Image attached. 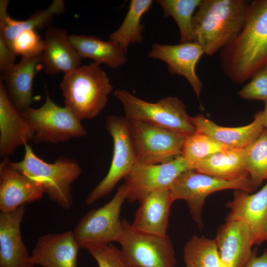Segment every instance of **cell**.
Here are the masks:
<instances>
[{"mask_svg":"<svg viewBox=\"0 0 267 267\" xmlns=\"http://www.w3.org/2000/svg\"><path fill=\"white\" fill-rule=\"evenodd\" d=\"M220 59L225 74L239 84L267 65V0L249 1L242 30L221 50Z\"/></svg>","mask_w":267,"mask_h":267,"instance_id":"obj_1","label":"cell"},{"mask_svg":"<svg viewBox=\"0 0 267 267\" xmlns=\"http://www.w3.org/2000/svg\"><path fill=\"white\" fill-rule=\"evenodd\" d=\"M249 1L202 0L192 21V42L213 55L231 44L245 24Z\"/></svg>","mask_w":267,"mask_h":267,"instance_id":"obj_2","label":"cell"},{"mask_svg":"<svg viewBox=\"0 0 267 267\" xmlns=\"http://www.w3.org/2000/svg\"><path fill=\"white\" fill-rule=\"evenodd\" d=\"M60 87L65 107L80 120L94 118L100 113L113 89L108 76L94 62L65 74Z\"/></svg>","mask_w":267,"mask_h":267,"instance_id":"obj_3","label":"cell"},{"mask_svg":"<svg viewBox=\"0 0 267 267\" xmlns=\"http://www.w3.org/2000/svg\"><path fill=\"white\" fill-rule=\"evenodd\" d=\"M23 159L12 162L20 172L40 184L53 202L65 210L73 204L71 184L81 176L82 170L74 160L60 157L54 163H47L37 156L28 144L24 146Z\"/></svg>","mask_w":267,"mask_h":267,"instance_id":"obj_4","label":"cell"},{"mask_svg":"<svg viewBox=\"0 0 267 267\" xmlns=\"http://www.w3.org/2000/svg\"><path fill=\"white\" fill-rule=\"evenodd\" d=\"M122 104L126 117L161 127L187 136L196 131L184 103L177 97H164L152 103L140 99L125 89L114 92Z\"/></svg>","mask_w":267,"mask_h":267,"instance_id":"obj_5","label":"cell"},{"mask_svg":"<svg viewBox=\"0 0 267 267\" xmlns=\"http://www.w3.org/2000/svg\"><path fill=\"white\" fill-rule=\"evenodd\" d=\"M259 186L249 174L239 178L227 180L201 173L194 169L182 173L169 188L173 201L184 200L198 226H203L202 208L206 197L216 191L224 189L242 190L251 193Z\"/></svg>","mask_w":267,"mask_h":267,"instance_id":"obj_6","label":"cell"},{"mask_svg":"<svg viewBox=\"0 0 267 267\" xmlns=\"http://www.w3.org/2000/svg\"><path fill=\"white\" fill-rule=\"evenodd\" d=\"M105 125L113 140L112 159L106 176L87 197L85 203L89 205L109 194L138 162L129 120L111 115L107 117Z\"/></svg>","mask_w":267,"mask_h":267,"instance_id":"obj_7","label":"cell"},{"mask_svg":"<svg viewBox=\"0 0 267 267\" xmlns=\"http://www.w3.org/2000/svg\"><path fill=\"white\" fill-rule=\"evenodd\" d=\"M123 230L119 243L127 267H175L177 260L172 242L162 236L134 228L122 220Z\"/></svg>","mask_w":267,"mask_h":267,"instance_id":"obj_8","label":"cell"},{"mask_svg":"<svg viewBox=\"0 0 267 267\" xmlns=\"http://www.w3.org/2000/svg\"><path fill=\"white\" fill-rule=\"evenodd\" d=\"M21 113L33 130V141L36 143L65 142L87 134L81 120L65 106L55 104L47 92L43 105L38 108L31 107Z\"/></svg>","mask_w":267,"mask_h":267,"instance_id":"obj_9","label":"cell"},{"mask_svg":"<svg viewBox=\"0 0 267 267\" xmlns=\"http://www.w3.org/2000/svg\"><path fill=\"white\" fill-rule=\"evenodd\" d=\"M127 199L123 185L114 197L102 207L93 209L82 218L73 233L80 248H90L119 242L123 230L120 215Z\"/></svg>","mask_w":267,"mask_h":267,"instance_id":"obj_10","label":"cell"},{"mask_svg":"<svg viewBox=\"0 0 267 267\" xmlns=\"http://www.w3.org/2000/svg\"><path fill=\"white\" fill-rule=\"evenodd\" d=\"M129 121L138 162L162 164L181 155L187 135L146 122Z\"/></svg>","mask_w":267,"mask_h":267,"instance_id":"obj_11","label":"cell"},{"mask_svg":"<svg viewBox=\"0 0 267 267\" xmlns=\"http://www.w3.org/2000/svg\"><path fill=\"white\" fill-rule=\"evenodd\" d=\"M193 169L180 155L165 163L149 164L140 162L133 167L124 178L123 184L130 202L139 203L150 193L169 189L183 172Z\"/></svg>","mask_w":267,"mask_h":267,"instance_id":"obj_12","label":"cell"},{"mask_svg":"<svg viewBox=\"0 0 267 267\" xmlns=\"http://www.w3.org/2000/svg\"><path fill=\"white\" fill-rule=\"evenodd\" d=\"M230 209L226 221H237L251 230L255 244L267 241V181L255 193L235 190L232 201L226 204Z\"/></svg>","mask_w":267,"mask_h":267,"instance_id":"obj_13","label":"cell"},{"mask_svg":"<svg viewBox=\"0 0 267 267\" xmlns=\"http://www.w3.org/2000/svg\"><path fill=\"white\" fill-rule=\"evenodd\" d=\"M44 191L35 180L17 170L8 157L0 164V211L8 213L41 199Z\"/></svg>","mask_w":267,"mask_h":267,"instance_id":"obj_14","label":"cell"},{"mask_svg":"<svg viewBox=\"0 0 267 267\" xmlns=\"http://www.w3.org/2000/svg\"><path fill=\"white\" fill-rule=\"evenodd\" d=\"M203 54L200 45L190 42L175 45L155 43L152 46L148 56L166 62L172 74L184 77L199 98L202 84L196 73L195 67Z\"/></svg>","mask_w":267,"mask_h":267,"instance_id":"obj_15","label":"cell"},{"mask_svg":"<svg viewBox=\"0 0 267 267\" xmlns=\"http://www.w3.org/2000/svg\"><path fill=\"white\" fill-rule=\"evenodd\" d=\"M215 240L222 267H244L253 254V236L241 222L226 221L218 230Z\"/></svg>","mask_w":267,"mask_h":267,"instance_id":"obj_16","label":"cell"},{"mask_svg":"<svg viewBox=\"0 0 267 267\" xmlns=\"http://www.w3.org/2000/svg\"><path fill=\"white\" fill-rule=\"evenodd\" d=\"M30 125L13 104L1 80H0V155L8 157L16 149L33 140Z\"/></svg>","mask_w":267,"mask_h":267,"instance_id":"obj_17","label":"cell"},{"mask_svg":"<svg viewBox=\"0 0 267 267\" xmlns=\"http://www.w3.org/2000/svg\"><path fill=\"white\" fill-rule=\"evenodd\" d=\"M79 248L73 231L46 234L37 240L29 262L43 267H77Z\"/></svg>","mask_w":267,"mask_h":267,"instance_id":"obj_18","label":"cell"},{"mask_svg":"<svg viewBox=\"0 0 267 267\" xmlns=\"http://www.w3.org/2000/svg\"><path fill=\"white\" fill-rule=\"evenodd\" d=\"M26 204L14 211L0 213V267H22L29 263L20 232Z\"/></svg>","mask_w":267,"mask_h":267,"instance_id":"obj_19","label":"cell"},{"mask_svg":"<svg viewBox=\"0 0 267 267\" xmlns=\"http://www.w3.org/2000/svg\"><path fill=\"white\" fill-rule=\"evenodd\" d=\"M67 31L48 26L42 55L43 69L49 75L70 72L81 66L82 58L70 43Z\"/></svg>","mask_w":267,"mask_h":267,"instance_id":"obj_20","label":"cell"},{"mask_svg":"<svg viewBox=\"0 0 267 267\" xmlns=\"http://www.w3.org/2000/svg\"><path fill=\"white\" fill-rule=\"evenodd\" d=\"M191 119L196 131L231 148H245L265 130L261 111L256 113L250 124L238 127L220 126L203 115L192 117Z\"/></svg>","mask_w":267,"mask_h":267,"instance_id":"obj_21","label":"cell"},{"mask_svg":"<svg viewBox=\"0 0 267 267\" xmlns=\"http://www.w3.org/2000/svg\"><path fill=\"white\" fill-rule=\"evenodd\" d=\"M42 69V55L22 57L0 78L9 98L20 112L31 107L33 102V82L36 74Z\"/></svg>","mask_w":267,"mask_h":267,"instance_id":"obj_22","label":"cell"},{"mask_svg":"<svg viewBox=\"0 0 267 267\" xmlns=\"http://www.w3.org/2000/svg\"><path fill=\"white\" fill-rule=\"evenodd\" d=\"M173 202L169 189L150 193L140 202L132 226L148 233L167 235L170 208Z\"/></svg>","mask_w":267,"mask_h":267,"instance_id":"obj_23","label":"cell"},{"mask_svg":"<svg viewBox=\"0 0 267 267\" xmlns=\"http://www.w3.org/2000/svg\"><path fill=\"white\" fill-rule=\"evenodd\" d=\"M8 3L7 0H0V38L11 49L14 40L22 32L43 29L49 25L54 16L65 11L63 0H54L45 9L38 11L26 20H17L7 13Z\"/></svg>","mask_w":267,"mask_h":267,"instance_id":"obj_24","label":"cell"},{"mask_svg":"<svg viewBox=\"0 0 267 267\" xmlns=\"http://www.w3.org/2000/svg\"><path fill=\"white\" fill-rule=\"evenodd\" d=\"M70 43L82 58H89L99 65L105 64L117 68L127 61L126 53L115 43L103 41L98 37L71 35Z\"/></svg>","mask_w":267,"mask_h":267,"instance_id":"obj_25","label":"cell"},{"mask_svg":"<svg viewBox=\"0 0 267 267\" xmlns=\"http://www.w3.org/2000/svg\"><path fill=\"white\" fill-rule=\"evenodd\" d=\"M194 170L219 178L231 180L248 174L244 149L228 148L198 163Z\"/></svg>","mask_w":267,"mask_h":267,"instance_id":"obj_26","label":"cell"},{"mask_svg":"<svg viewBox=\"0 0 267 267\" xmlns=\"http://www.w3.org/2000/svg\"><path fill=\"white\" fill-rule=\"evenodd\" d=\"M152 0H132L128 11L120 27L109 36V40L117 44L126 53L130 44L143 42V15L150 9Z\"/></svg>","mask_w":267,"mask_h":267,"instance_id":"obj_27","label":"cell"},{"mask_svg":"<svg viewBox=\"0 0 267 267\" xmlns=\"http://www.w3.org/2000/svg\"><path fill=\"white\" fill-rule=\"evenodd\" d=\"M185 267H222L214 240L193 236L183 250Z\"/></svg>","mask_w":267,"mask_h":267,"instance_id":"obj_28","label":"cell"},{"mask_svg":"<svg viewBox=\"0 0 267 267\" xmlns=\"http://www.w3.org/2000/svg\"><path fill=\"white\" fill-rule=\"evenodd\" d=\"M202 0H158L165 17H172L180 32L181 43L192 42V21Z\"/></svg>","mask_w":267,"mask_h":267,"instance_id":"obj_29","label":"cell"},{"mask_svg":"<svg viewBox=\"0 0 267 267\" xmlns=\"http://www.w3.org/2000/svg\"><path fill=\"white\" fill-rule=\"evenodd\" d=\"M228 148H231L206 134L196 131L186 137L181 156L194 169L195 166L204 158Z\"/></svg>","mask_w":267,"mask_h":267,"instance_id":"obj_30","label":"cell"},{"mask_svg":"<svg viewBox=\"0 0 267 267\" xmlns=\"http://www.w3.org/2000/svg\"><path fill=\"white\" fill-rule=\"evenodd\" d=\"M244 149L247 171L258 185L267 181V133L262 134Z\"/></svg>","mask_w":267,"mask_h":267,"instance_id":"obj_31","label":"cell"},{"mask_svg":"<svg viewBox=\"0 0 267 267\" xmlns=\"http://www.w3.org/2000/svg\"><path fill=\"white\" fill-rule=\"evenodd\" d=\"M44 48V41L36 30L22 32L14 40L12 49L22 57H31L42 55Z\"/></svg>","mask_w":267,"mask_h":267,"instance_id":"obj_32","label":"cell"},{"mask_svg":"<svg viewBox=\"0 0 267 267\" xmlns=\"http://www.w3.org/2000/svg\"><path fill=\"white\" fill-rule=\"evenodd\" d=\"M88 250L99 267H127L121 250L111 243L93 247Z\"/></svg>","mask_w":267,"mask_h":267,"instance_id":"obj_33","label":"cell"},{"mask_svg":"<svg viewBox=\"0 0 267 267\" xmlns=\"http://www.w3.org/2000/svg\"><path fill=\"white\" fill-rule=\"evenodd\" d=\"M238 94L242 98L267 100V65L258 72Z\"/></svg>","mask_w":267,"mask_h":267,"instance_id":"obj_34","label":"cell"},{"mask_svg":"<svg viewBox=\"0 0 267 267\" xmlns=\"http://www.w3.org/2000/svg\"><path fill=\"white\" fill-rule=\"evenodd\" d=\"M16 54L0 38V71L2 75L15 64Z\"/></svg>","mask_w":267,"mask_h":267,"instance_id":"obj_35","label":"cell"},{"mask_svg":"<svg viewBox=\"0 0 267 267\" xmlns=\"http://www.w3.org/2000/svg\"><path fill=\"white\" fill-rule=\"evenodd\" d=\"M244 267H267V249L260 256L253 251L252 256Z\"/></svg>","mask_w":267,"mask_h":267,"instance_id":"obj_36","label":"cell"},{"mask_svg":"<svg viewBox=\"0 0 267 267\" xmlns=\"http://www.w3.org/2000/svg\"><path fill=\"white\" fill-rule=\"evenodd\" d=\"M265 106L263 111H261L262 116L263 119V125L265 130L267 133V100L265 102Z\"/></svg>","mask_w":267,"mask_h":267,"instance_id":"obj_37","label":"cell"},{"mask_svg":"<svg viewBox=\"0 0 267 267\" xmlns=\"http://www.w3.org/2000/svg\"><path fill=\"white\" fill-rule=\"evenodd\" d=\"M34 266H35L33 265L30 263H29L22 267H34Z\"/></svg>","mask_w":267,"mask_h":267,"instance_id":"obj_38","label":"cell"}]
</instances>
